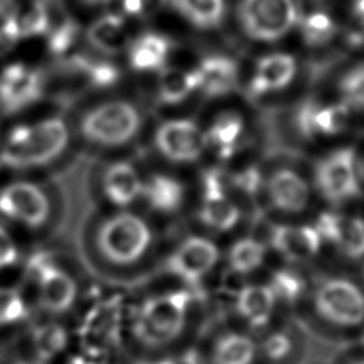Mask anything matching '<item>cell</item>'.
Listing matches in <instances>:
<instances>
[{
  "label": "cell",
  "mask_w": 364,
  "mask_h": 364,
  "mask_svg": "<svg viewBox=\"0 0 364 364\" xmlns=\"http://www.w3.org/2000/svg\"><path fill=\"white\" fill-rule=\"evenodd\" d=\"M68 144V129L51 118L14 127L0 152V162L14 168L40 166L58 158Z\"/></svg>",
  "instance_id": "obj_1"
},
{
  "label": "cell",
  "mask_w": 364,
  "mask_h": 364,
  "mask_svg": "<svg viewBox=\"0 0 364 364\" xmlns=\"http://www.w3.org/2000/svg\"><path fill=\"white\" fill-rule=\"evenodd\" d=\"M191 296L171 291L148 299L136 310L132 330L135 338L148 347H161L173 341L183 330Z\"/></svg>",
  "instance_id": "obj_2"
},
{
  "label": "cell",
  "mask_w": 364,
  "mask_h": 364,
  "mask_svg": "<svg viewBox=\"0 0 364 364\" xmlns=\"http://www.w3.org/2000/svg\"><path fill=\"white\" fill-rule=\"evenodd\" d=\"M151 237V229L142 218L119 212L102 220L97 230V246L105 260L132 264L146 253Z\"/></svg>",
  "instance_id": "obj_3"
},
{
  "label": "cell",
  "mask_w": 364,
  "mask_h": 364,
  "mask_svg": "<svg viewBox=\"0 0 364 364\" xmlns=\"http://www.w3.org/2000/svg\"><path fill=\"white\" fill-rule=\"evenodd\" d=\"M141 115L128 101H107L95 105L81 119L82 135L102 146H119L139 131Z\"/></svg>",
  "instance_id": "obj_4"
},
{
  "label": "cell",
  "mask_w": 364,
  "mask_h": 364,
  "mask_svg": "<svg viewBox=\"0 0 364 364\" xmlns=\"http://www.w3.org/2000/svg\"><path fill=\"white\" fill-rule=\"evenodd\" d=\"M293 0H240L239 20L243 31L253 40L274 41L297 21Z\"/></svg>",
  "instance_id": "obj_5"
},
{
  "label": "cell",
  "mask_w": 364,
  "mask_h": 364,
  "mask_svg": "<svg viewBox=\"0 0 364 364\" xmlns=\"http://www.w3.org/2000/svg\"><path fill=\"white\" fill-rule=\"evenodd\" d=\"M318 314L343 327L358 326L364 320V293L347 279H328L316 291Z\"/></svg>",
  "instance_id": "obj_6"
},
{
  "label": "cell",
  "mask_w": 364,
  "mask_h": 364,
  "mask_svg": "<svg viewBox=\"0 0 364 364\" xmlns=\"http://www.w3.org/2000/svg\"><path fill=\"white\" fill-rule=\"evenodd\" d=\"M316 182L321 195L331 202L348 200L360 193L355 154L341 148L327 155L316 169Z\"/></svg>",
  "instance_id": "obj_7"
},
{
  "label": "cell",
  "mask_w": 364,
  "mask_h": 364,
  "mask_svg": "<svg viewBox=\"0 0 364 364\" xmlns=\"http://www.w3.org/2000/svg\"><path fill=\"white\" fill-rule=\"evenodd\" d=\"M28 270L38 286V300L44 310L50 313H63L71 307L75 299L77 286L73 277L61 267L54 264L47 255H36Z\"/></svg>",
  "instance_id": "obj_8"
},
{
  "label": "cell",
  "mask_w": 364,
  "mask_h": 364,
  "mask_svg": "<svg viewBox=\"0 0 364 364\" xmlns=\"http://www.w3.org/2000/svg\"><path fill=\"white\" fill-rule=\"evenodd\" d=\"M0 213L28 228H38L50 215V200L37 185L17 181L0 191Z\"/></svg>",
  "instance_id": "obj_9"
},
{
  "label": "cell",
  "mask_w": 364,
  "mask_h": 364,
  "mask_svg": "<svg viewBox=\"0 0 364 364\" xmlns=\"http://www.w3.org/2000/svg\"><path fill=\"white\" fill-rule=\"evenodd\" d=\"M158 151L173 162L198 159L206 145L205 134L191 119H171L161 124L155 134Z\"/></svg>",
  "instance_id": "obj_10"
},
{
  "label": "cell",
  "mask_w": 364,
  "mask_h": 364,
  "mask_svg": "<svg viewBox=\"0 0 364 364\" xmlns=\"http://www.w3.org/2000/svg\"><path fill=\"white\" fill-rule=\"evenodd\" d=\"M219 259V250L213 242L200 236L185 239L169 256L168 270L188 284L198 283Z\"/></svg>",
  "instance_id": "obj_11"
},
{
  "label": "cell",
  "mask_w": 364,
  "mask_h": 364,
  "mask_svg": "<svg viewBox=\"0 0 364 364\" xmlns=\"http://www.w3.org/2000/svg\"><path fill=\"white\" fill-rule=\"evenodd\" d=\"M41 74L23 64H10L0 73V108L17 112L41 97Z\"/></svg>",
  "instance_id": "obj_12"
},
{
  "label": "cell",
  "mask_w": 364,
  "mask_h": 364,
  "mask_svg": "<svg viewBox=\"0 0 364 364\" xmlns=\"http://www.w3.org/2000/svg\"><path fill=\"white\" fill-rule=\"evenodd\" d=\"M239 208L226 196L225 182L219 172L209 171L203 175V202L200 220L208 228L226 232L239 220Z\"/></svg>",
  "instance_id": "obj_13"
},
{
  "label": "cell",
  "mask_w": 364,
  "mask_h": 364,
  "mask_svg": "<svg viewBox=\"0 0 364 364\" xmlns=\"http://www.w3.org/2000/svg\"><path fill=\"white\" fill-rule=\"evenodd\" d=\"M314 228L323 240L336 245L348 257L364 256V220L361 218L326 212L318 216Z\"/></svg>",
  "instance_id": "obj_14"
},
{
  "label": "cell",
  "mask_w": 364,
  "mask_h": 364,
  "mask_svg": "<svg viewBox=\"0 0 364 364\" xmlns=\"http://www.w3.org/2000/svg\"><path fill=\"white\" fill-rule=\"evenodd\" d=\"M350 107L344 102L318 105L314 102H306L297 112V127L300 132L307 136L318 135H337L348 122Z\"/></svg>",
  "instance_id": "obj_15"
},
{
  "label": "cell",
  "mask_w": 364,
  "mask_h": 364,
  "mask_svg": "<svg viewBox=\"0 0 364 364\" xmlns=\"http://www.w3.org/2000/svg\"><path fill=\"white\" fill-rule=\"evenodd\" d=\"M267 195L272 205L286 213H300L310 199L307 182L293 169L274 171L267 182Z\"/></svg>",
  "instance_id": "obj_16"
},
{
  "label": "cell",
  "mask_w": 364,
  "mask_h": 364,
  "mask_svg": "<svg viewBox=\"0 0 364 364\" xmlns=\"http://www.w3.org/2000/svg\"><path fill=\"white\" fill-rule=\"evenodd\" d=\"M270 243L286 259L301 262L318 253L323 239L314 226L277 225L270 232Z\"/></svg>",
  "instance_id": "obj_17"
},
{
  "label": "cell",
  "mask_w": 364,
  "mask_h": 364,
  "mask_svg": "<svg viewBox=\"0 0 364 364\" xmlns=\"http://www.w3.org/2000/svg\"><path fill=\"white\" fill-rule=\"evenodd\" d=\"M296 63L289 54H269L262 57L250 80V94L263 95L290 84L294 77Z\"/></svg>",
  "instance_id": "obj_18"
},
{
  "label": "cell",
  "mask_w": 364,
  "mask_h": 364,
  "mask_svg": "<svg viewBox=\"0 0 364 364\" xmlns=\"http://www.w3.org/2000/svg\"><path fill=\"white\" fill-rule=\"evenodd\" d=\"M144 182L136 169L128 162L109 165L102 175V191L109 202L127 206L142 195Z\"/></svg>",
  "instance_id": "obj_19"
},
{
  "label": "cell",
  "mask_w": 364,
  "mask_h": 364,
  "mask_svg": "<svg viewBox=\"0 0 364 364\" xmlns=\"http://www.w3.org/2000/svg\"><path fill=\"white\" fill-rule=\"evenodd\" d=\"M196 71L199 75V88L209 97L225 95L230 92L237 82V65L229 57H206Z\"/></svg>",
  "instance_id": "obj_20"
},
{
  "label": "cell",
  "mask_w": 364,
  "mask_h": 364,
  "mask_svg": "<svg viewBox=\"0 0 364 364\" xmlns=\"http://www.w3.org/2000/svg\"><path fill=\"white\" fill-rule=\"evenodd\" d=\"M88 43L104 54H118L129 44V36L122 17L105 14L97 18L87 31Z\"/></svg>",
  "instance_id": "obj_21"
},
{
  "label": "cell",
  "mask_w": 364,
  "mask_h": 364,
  "mask_svg": "<svg viewBox=\"0 0 364 364\" xmlns=\"http://www.w3.org/2000/svg\"><path fill=\"white\" fill-rule=\"evenodd\" d=\"M276 296L269 286H245L236 296L239 314L253 327H262L270 318Z\"/></svg>",
  "instance_id": "obj_22"
},
{
  "label": "cell",
  "mask_w": 364,
  "mask_h": 364,
  "mask_svg": "<svg viewBox=\"0 0 364 364\" xmlns=\"http://www.w3.org/2000/svg\"><path fill=\"white\" fill-rule=\"evenodd\" d=\"M242 132L243 119L235 112H223L218 115L209 127L205 134V141L222 159H226L235 154Z\"/></svg>",
  "instance_id": "obj_23"
},
{
  "label": "cell",
  "mask_w": 364,
  "mask_h": 364,
  "mask_svg": "<svg viewBox=\"0 0 364 364\" xmlns=\"http://www.w3.org/2000/svg\"><path fill=\"white\" fill-rule=\"evenodd\" d=\"M171 44L164 36L155 33L142 34L129 50L131 67L138 71H152L161 68L166 61Z\"/></svg>",
  "instance_id": "obj_24"
},
{
  "label": "cell",
  "mask_w": 364,
  "mask_h": 364,
  "mask_svg": "<svg viewBox=\"0 0 364 364\" xmlns=\"http://www.w3.org/2000/svg\"><path fill=\"white\" fill-rule=\"evenodd\" d=\"M142 195L146 202L158 212H175L183 200L182 185L171 176L155 175L144 183Z\"/></svg>",
  "instance_id": "obj_25"
},
{
  "label": "cell",
  "mask_w": 364,
  "mask_h": 364,
  "mask_svg": "<svg viewBox=\"0 0 364 364\" xmlns=\"http://www.w3.org/2000/svg\"><path fill=\"white\" fill-rule=\"evenodd\" d=\"M196 88H199L196 68L192 71L164 68L158 78V98L164 104L182 102Z\"/></svg>",
  "instance_id": "obj_26"
},
{
  "label": "cell",
  "mask_w": 364,
  "mask_h": 364,
  "mask_svg": "<svg viewBox=\"0 0 364 364\" xmlns=\"http://www.w3.org/2000/svg\"><path fill=\"white\" fill-rule=\"evenodd\" d=\"M255 355L256 346L247 336L226 333L215 343L212 361L213 364H252Z\"/></svg>",
  "instance_id": "obj_27"
},
{
  "label": "cell",
  "mask_w": 364,
  "mask_h": 364,
  "mask_svg": "<svg viewBox=\"0 0 364 364\" xmlns=\"http://www.w3.org/2000/svg\"><path fill=\"white\" fill-rule=\"evenodd\" d=\"M171 4L199 28L216 27L225 13V0H171Z\"/></svg>",
  "instance_id": "obj_28"
},
{
  "label": "cell",
  "mask_w": 364,
  "mask_h": 364,
  "mask_svg": "<svg viewBox=\"0 0 364 364\" xmlns=\"http://www.w3.org/2000/svg\"><path fill=\"white\" fill-rule=\"evenodd\" d=\"M266 256V249L263 243L256 239L245 237L235 242L229 250V266L232 270L246 274L257 269Z\"/></svg>",
  "instance_id": "obj_29"
},
{
  "label": "cell",
  "mask_w": 364,
  "mask_h": 364,
  "mask_svg": "<svg viewBox=\"0 0 364 364\" xmlns=\"http://www.w3.org/2000/svg\"><path fill=\"white\" fill-rule=\"evenodd\" d=\"M67 346V331L57 323H47L33 331L34 353L41 361H48Z\"/></svg>",
  "instance_id": "obj_30"
},
{
  "label": "cell",
  "mask_w": 364,
  "mask_h": 364,
  "mask_svg": "<svg viewBox=\"0 0 364 364\" xmlns=\"http://www.w3.org/2000/svg\"><path fill=\"white\" fill-rule=\"evenodd\" d=\"M48 48L54 54L67 51L77 36V23L67 16H61L58 21L48 24Z\"/></svg>",
  "instance_id": "obj_31"
},
{
  "label": "cell",
  "mask_w": 364,
  "mask_h": 364,
  "mask_svg": "<svg viewBox=\"0 0 364 364\" xmlns=\"http://www.w3.org/2000/svg\"><path fill=\"white\" fill-rule=\"evenodd\" d=\"M336 31V26L331 18L324 13H313L304 18L303 34L304 40L311 46H320L327 43Z\"/></svg>",
  "instance_id": "obj_32"
},
{
  "label": "cell",
  "mask_w": 364,
  "mask_h": 364,
  "mask_svg": "<svg viewBox=\"0 0 364 364\" xmlns=\"http://www.w3.org/2000/svg\"><path fill=\"white\" fill-rule=\"evenodd\" d=\"M274 293L276 299H282L284 301H294L303 291L304 283L300 276L289 270H277L269 286Z\"/></svg>",
  "instance_id": "obj_33"
},
{
  "label": "cell",
  "mask_w": 364,
  "mask_h": 364,
  "mask_svg": "<svg viewBox=\"0 0 364 364\" xmlns=\"http://www.w3.org/2000/svg\"><path fill=\"white\" fill-rule=\"evenodd\" d=\"M340 88L344 97V104L364 109V65H358L347 73L341 80Z\"/></svg>",
  "instance_id": "obj_34"
},
{
  "label": "cell",
  "mask_w": 364,
  "mask_h": 364,
  "mask_svg": "<svg viewBox=\"0 0 364 364\" xmlns=\"http://www.w3.org/2000/svg\"><path fill=\"white\" fill-rule=\"evenodd\" d=\"M26 316V304L17 290L0 289V326L18 321Z\"/></svg>",
  "instance_id": "obj_35"
},
{
  "label": "cell",
  "mask_w": 364,
  "mask_h": 364,
  "mask_svg": "<svg viewBox=\"0 0 364 364\" xmlns=\"http://www.w3.org/2000/svg\"><path fill=\"white\" fill-rule=\"evenodd\" d=\"M291 350V340L287 334L277 331L266 337L262 344V351L266 358L270 361H280L283 360Z\"/></svg>",
  "instance_id": "obj_36"
},
{
  "label": "cell",
  "mask_w": 364,
  "mask_h": 364,
  "mask_svg": "<svg viewBox=\"0 0 364 364\" xmlns=\"http://www.w3.org/2000/svg\"><path fill=\"white\" fill-rule=\"evenodd\" d=\"M232 181L237 189L243 191L245 193L253 195L259 189L260 173L256 168H246V169L235 173Z\"/></svg>",
  "instance_id": "obj_37"
},
{
  "label": "cell",
  "mask_w": 364,
  "mask_h": 364,
  "mask_svg": "<svg viewBox=\"0 0 364 364\" xmlns=\"http://www.w3.org/2000/svg\"><path fill=\"white\" fill-rule=\"evenodd\" d=\"M17 247L10 235L0 226V269L9 267L17 260Z\"/></svg>",
  "instance_id": "obj_38"
},
{
  "label": "cell",
  "mask_w": 364,
  "mask_h": 364,
  "mask_svg": "<svg viewBox=\"0 0 364 364\" xmlns=\"http://www.w3.org/2000/svg\"><path fill=\"white\" fill-rule=\"evenodd\" d=\"M166 4V0H141L142 11L141 14H152L161 10Z\"/></svg>",
  "instance_id": "obj_39"
},
{
  "label": "cell",
  "mask_w": 364,
  "mask_h": 364,
  "mask_svg": "<svg viewBox=\"0 0 364 364\" xmlns=\"http://www.w3.org/2000/svg\"><path fill=\"white\" fill-rule=\"evenodd\" d=\"M122 6L128 14H141L142 11L141 0H124Z\"/></svg>",
  "instance_id": "obj_40"
},
{
  "label": "cell",
  "mask_w": 364,
  "mask_h": 364,
  "mask_svg": "<svg viewBox=\"0 0 364 364\" xmlns=\"http://www.w3.org/2000/svg\"><path fill=\"white\" fill-rule=\"evenodd\" d=\"M175 364H200L199 357L193 351H188L182 354L178 360H173Z\"/></svg>",
  "instance_id": "obj_41"
},
{
  "label": "cell",
  "mask_w": 364,
  "mask_h": 364,
  "mask_svg": "<svg viewBox=\"0 0 364 364\" xmlns=\"http://www.w3.org/2000/svg\"><path fill=\"white\" fill-rule=\"evenodd\" d=\"M355 14L363 16L364 14V0H357L355 1Z\"/></svg>",
  "instance_id": "obj_42"
},
{
  "label": "cell",
  "mask_w": 364,
  "mask_h": 364,
  "mask_svg": "<svg viewBox=\"0 0 364 364\" xmlns=\"http://www.w3.org/2000/svg\"><path fill=\"white\" fill-rule=\"evenodd\" d=\"M81 1H84L85 4H91V6H98V4H105L109 0H81Z\"/></svg>",
  "instance_id": "obj_43"
},
{
  "label": "cell",
  "mask_w": 364,
  "mask_h": 364,
  "mask_svg": "<svg viewBox=\"0 0 364 364\" xmlns=\"http://www.w3.org/2000/svg\"><path fill=\"white\" fill-rule=\"evenodd\" d=\"M145 364H175L173 360H161V361H155V363H145Z\"/></svg>",
  "instance_id": "obj_44"
},
{
  "label": "cell",
  "mask_w": 364,
  "mask_h": 364,
  "mask_svg": "<svg viewBox=\"0 0 364 364\" xmlns=\"http://www.w3.org/2000/svg\"><path fill=\"white\" fill-rule=\"evenodd\" d=\"M358 20H360V26H361L363 33H364V14H363V16H358Z\"/></svg>",
  "instance_id": "obj_45"
},
{
  "label": "cell",
  "mask_w": 364,
  "mask_h": 364,
  "mask_svg": "<svg viewBox=\"0 0 364 364\" xmlns=\"http://www.w3.org/2000/svg\"><path fill=\"white\" fill-rule=\"evenodd\" d=\"M351 364H364V360H357V361H354Z\"/></svg>",
  "instance_id": "obj_46"
},
{
  "label": "cell",
  "mask_w": 364,
  "mask_h": 364,
  "mask_svg": "<svg viewBox=\"0 0 364 364\" xmlns=\"http://www.w3.org/2000/svg\"><path fill=\"white\" fill-rule=\"evenodd\" d=\"M18 364H30V363H18Z\"/></svg>",
  "instance_id": "obj_47"
},
{
  "label": "cell",
  "mask_w": 364,
  "mask_h": 364,
  "mask_svg": "<svg viewBox=\"0 0 364 364\" xmlns=\"http://www.w3.org/2000/svg\"><path fill=\"white\" fill-rule=\"evenodd\" d=\"M363 344H364V336H363Z\"/></svg>",
  "instance_id": "obj_48"
}]
</instances>
